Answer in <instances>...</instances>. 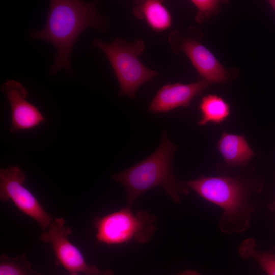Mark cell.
Here are the masks:
<instances>
[{
  "label": "cell",
  "mask_w": 275,
  "mask_h": 275,
  "mask_svg": "<svg viewBox=\"0 0 275 275\" xmlns=\"http://www.w3.org/2000/svg\"><path fill=\"white\" fill-rule=\"evenodd\" d=\"M205 200L223 210L218 226L221 231L231 235L245 232L250 227L256 206L250 200L252 191H260L262 184L247 183L227 175L215 177L201 176L183 182Z\"/></svg>",
  "instance_id": "obj_2"
},
{
  "label": "cell",
  "mask_w": 275,
  "mask_h": 275,
  "mask_svg": "<svg viewBox=\"0 0 275 275\" xmlns=\"http://www.w3.org/2000/svg\"><path fill=\"white\" fill-rule=\"evenodd\" d=\"M155 221L148 212L140 210L133 213L128 206L103 216H96L93 223L96 230V242L108 245L131 241L145 243L156 229Z\"/></svg>",
  "instance_id": "obj_5"
},
{
  "label": "cell",
  "mask_w": 275,
  "mask_h": 275,
  "mask_svg": "<svg viewBox=\"0 0 275 275\" xmlns=\"http://www.w3.org/2000/svg\"><path fill=\"white\" fill-rule=\"evenodd\" d=\"M1 89L6 94L11 107V133L32 129L45 121L39 109L27 100L28 90L21 82L8 80Z\"/></svg>",
  "instance_id": "obj_9"
},
{
  "label": "cell",
  "mask_w": 275,
  "mask_h": 275,
  "mask_svg": "<svg viewBox=\"0 0 275 275\" xmlns=\"http://www.w3.org/2000/svg\"><path fill=\"white\" fill-rule=\"evenodd\" d=\"M216 147L225 162L232 167L246 164L255 155L244 136L223 132Z\"/></svg>",
  "instance_id": "obj_12"
},
{
  "label": "cell",
  "mask_w": 275,
  "mask_h": 275,
  "mask_svg": "<svg viewBox=\"0 0 275 275\" xmlns=\"http://www.w3.org/2000/svg\"><path fill=\"white\" fill-rule=\"evenodd\" d=\"M177 149L163 130L160 144L153 153L129 169L112 176L124 187L127 206L131 207L140 196L155 187H162L177 204L180 202V195L188 194V188L173 174L172 162Z\"/></svg>",
  "instance_id": "obj_3"
},
{
  "label": "cell",
  "mask_w": 275,
  "mask_h": 275,
  "mask_svg": "<svg viewBox=\"0 0 275 275\" xmlns=\"http://www.w3.org/2000/svg\"><path fill=\"white\" fill-rule=\"evenodd\" d=\"M239 253L243 259L252 258L256 260L267 275H275V254L272 252L258 251L254 239L248 238L244 240L239 246Z\"/></svg>",
  "instance_id": "obj_14"
},
{
  "label": "cell",
  "mask_w": 275,
  "mask_h": 275,
  "mask_svg": "<svg viewBox=\"0 0 275 275\" xmlns=\"http://www.w3.org/2000/svg\"><path fill=\"white\" fill-rule=\"evenodd\" d=\"M114 272L113 270L109 269L107 272H106L105 274L103 275H114ZM69 275H79V273L76 272H70Z\"/></svg>",
  "instance_id": "obj_18"
},
{
  "label": "cell",
  "mask_w": 275,
  "mask_h": 275,
  "mask_svg": "<svg viewBox=\"0 0 275 275\" xmlns=\"http://www.w3.org/2000/svg\"><path fill=\"white\" fill-rule=\"evenodd\" d=\"M201 80L188 84L179 82L163 85L149 104L148 111L154 114L167 113L179 107H188L191 100L201 95L209 86Z\"/></svg>",
  "instance_id": "obj_10"
},
{
  "label": "cell",
  "mask_w": 275,
  "mask_h": 275,
  "mask_svg": "<svg viewBox=\"0 0 275 275\" xmlns=\"http://www.w3.org/2000/svg\"><path fill=\"white\" fill-rule=\"evenodd\" d=\"M191 2L198 10L195 19L198 23H202L216 13L218 10L220 2L214 0H193Z\"/></svg>",
  "instance_id": "obj_16"
},
{
  "label": "cell",
  "mask_w": 275,
  "mask_h": 275,
  "mask_svg": "<svg viewBox=\"0 0 275 275\" xmlns=\"http://www.w3.org/2000/svg\"><path fill=\"white\" fill-rule=\"evenodd\" d=\"M197 30L190 27L186 35L178 31H172L168 40L172 51L183 52L204 80L210 82L222 83L227 79V72L216 58L200 41Z\"/></svg>",
  "instance_id": "obj_6"
},
{
  "label": "cell",
  "mask_w": 275,
  "mask_h": 275,
  "mask_svg": "<svg viewBox=\"0 0 275 275\" xmlns=\"http://www.w3.org/2000/svg\"><path fill=\"white\" fill-rule=\"evenodd\" d=\"M96 2L77 0H52L43 28L31 32L32 39H41L51 44L56 49L54 61L50 74H56L64 69L71 72V54L80 34L87 29L105 31L108 19L97 10Z\"/></svg>",
  "instance_id": "obj_1"
},
{
  "label": "cell",
  "mask_w": 275,
  "mask_h": 275,
  "mask_svg": "<svg viewBox=\"0 0 275 275\" xmlns=\"http://www.w3.org/2000/svg\"><path fill=\"white\" fill-rule=\"evenodd\" d=\"M268 2L275 12V0H270Z\"/></svg>",
  "instance_id": "obj_20"
},
{
  "label": "cell",
  "mask_w": 275,
  "mask_h": 275,
  "mask_svg": "<svg viewBox=\"0 0 275 275\" xmlns=\"http://www.w3.org/2000/svg\"><path fill=\"white\" fill-rule=\"evenodd\" d=\"M268 208L270 211H275V200L273 203L268 205Z\"/></svg>",
  "instance_id": "obj_19"
},
{
  "label": "cell",
  "mask_w": 275,
  "mask_h": 275,
  "mask_svg": "<svg viewBox=\"0 0 275 275\" xmlns=\"http://www.w3.org/2000/svg\"><path fill=\"white\" fill-rule=\"evenodd\" d=\"M72 229L65 225L63 218L53 219L40 239L51 246L60 263L70 272L84 273L85 275H103L108 269L100 270L88 265L81 251L68 239Z\"/></svg>",
  "instance_id": "obj_8"
},
{
  "label": "cell",
  "mask_w": 275,
  "mask_h": 275,
  "mask_svg": "<svg viewBox=\"0 0 275 275\" xmlns=\"http://www.w3.org/2000/svg\"><path fill=\"white\" fill-rule=\"evenodd\" d=\"M199 107L201 113V118L198 123L200 126H204L209 123H221L230 113L229 104L216 94H209L203 97Z\"/></svg>",
  "instance_id": "obj_13"
},
{
  "label": "cell",
  "mask_w": 275,
  "mask_h": 275,
  "mask_svg": "<svg viewBox=\"0 0 275 275\" xmlns=\"http://www.w3.org/2000/svg\"><path fill=\"white\" fill-rule=\"evenodd\" d=\"M132 12L138 19L145 21L156 32L165 31L172 24L171 14L163 1H135Z\"/></svg>",
  "instance_id": "obj_11"
},
{
  "label": "cell",
  "mask_w": 275,
  "mask_h": 275,
  "mask_svg": "<svg viewBox=\"0 0 275 275\" xmlns=\"http://www.w3.org/2000/svg\"><path fill=\"white\" fill-rule=\"evenodd\" d=\"M25 175L16 166L0 169V199L12 201L22 212L32 217L44 230L53 218L35 196L24 185Z\"/></svg>",
  "instance_id": "obj_7"
},
{
  "label": "cell",
  "mask_w": 275,
  "mask_h": 275,
  "mask_svg": "<svg viewBox=\"0 0 275 275\" xmlns=\"http://www.w3.org/2000/svg\"><path fill=\"white\" fill-rule=\"evenodd\" d=\"M0 275H41V274L32 268L25 254L14 257L2 254L0 255Z\"/></svg>",
  "instance_id": "obj_15"
},
{
  "label": "cell",
  "mask_w": 275,
  "mask_h": 275,
  "mask_svg": "<svg viewBox=\"0 0 275 275\" xmlns=\"http://www.w3.org/2000/svg\"><path fill=\"white\" fill-rule=\"evenodd\" d=\"M92 45L101 50L109 62L119 82L120 96L134 98L143 84L158 75V71L148 68L139 58L145 48L141 39L128 41L118 37L107 43L96 38Z\"/></svg>",
  "instance_id": "obj_4"
},
{
  "label": "cell",
  "mask_w": 275,
  "mask_h": 275,
  "mask_svg": "<svg viewBox=\"0 0 275 275\" xmlns=\"http://www.w3.org/2000/svg\"><path fill=\"white\" fill-rule=\"evenodd\" d=\"M177 275H200V274L194 270H190L185 271Z\"/></svg>",
  "instance_id": "obj_17"
}]
</instances>
